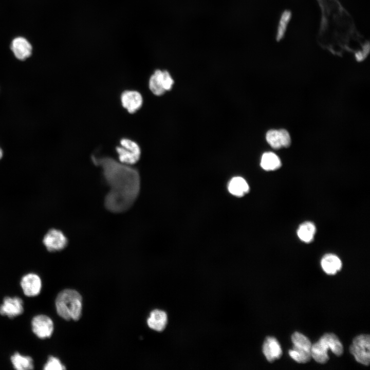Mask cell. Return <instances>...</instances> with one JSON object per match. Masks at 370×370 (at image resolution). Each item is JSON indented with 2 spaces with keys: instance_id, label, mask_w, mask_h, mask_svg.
<instances>
[{
  "instance_id": "cell-9",
  "label": "cell",
  "mask_w": 370,
  "mask_h": 370,
  "mask_svg": "<svg viewBox=\"0 0 370 370\" xmlns=\"http://www.w3.org/2000/svg\"><path fill=\"white\" fill-rule=\"evenodd\" d=\"M23 312V302L17 297H6L0 305V314L10 318L20 316Z\"/></svg>"
},
{
  "instance_id": "cell-19",
  "label": "cell",
  "mask_w": 370,
  "mask_h": 370,
  "mask_svg": "<svg viewBox=\"0 0 370 370\" xmlns=\"http://www.w3.org/2000/svg\"><path fill=\"white\" fill-rule=\"evenodd\" d=\"M260 164L264 170L271 171L279 169L282 163L276 154L272 152H266L262 155Z\"/></svg>"
},
{
  "instance_id": "cell-23",
  "label": "cell",
  "mask_w": 370,
  "mask_h": 370,
  "mask_svg": "<svg viewBox=\"0 0 370 370\" xmlns=\"http://www.w3.org/2000/svg\"><path fill=\"white\" fill-rule=\"evenodd\" d=\"M291 13L290 11L285 10L282 14L278 27L276 39L280 41L284 36L288 24L291 18Z\"/></svg>"
},
{
  "instance_id": "cell-27",
  "label": "cell",
  "mask_w": 370,
  "mask_h": 370,
  "mask_svg": "<svg viewBox=\"0 0 370 370\" xmlns=\"http://www.w3.org/2000/svg\"><path fill=\"white\" fill-rule=\"evenodd\" d=\"M3 155H4V152H3V149H2V147L0 146V160L2 159Z\"/></svg>"
},
{
  "instance_id": "cell-25",
  "label": "cell",
  "mask_w": 370,
  "mask_h": 370,
  "mask_svg": "<svg viewBox=\"0 0 370 370\" xmlns=\"http://www.w3.org/2000/svg\"><path fill=\"white\" fill-rule=\"evenodd\" d=\"M66 367L57 357L50 356L43 367L44 370H63Z\"/></svg>"
},
{
  "instance_id": "cell-5",
  "label": "cell",
  "mask_w": 370,
  "mask_h": 370,
  "mask_svg": "<svg viewBox=\"0 0 370 370\" xmlns=\"http://www.w3.org/2000/svg\"><path fill=\"white\" fill-rule=\"evenodd\" d=\"M120 145L116 147V150L120 162L130 165L139 161L141 149L137 142L128 138H123L120 140Z\"/></svg>"
},
{
  "instance_id": "cell-21",
  "label": "cell",
  "mask_w": 370,
  "mask_h": 370,
  "mask_svg": "<svg viewBox=\"0 0 370 370\" xmlns=\"http://www.w3.org/2000/svg\"><path fill=\"white\" fill-rule=\"evenodd\" d=\"M266 138L267 142L272 148L279 149L284 147L283 129L271 130L267 132Z\"/></svg>"
},
{
  "instance_id": "cell-17",
  "label": "cell",
  "mask_w": 370,
  "mask_h": 370,
  "mask_svg": "<svg viewBox=\"0 0 370 370\" xmlns=\"http://www.w3.org/2000/svg\"><path fill=\"white\" fill-rule=\"evenodd\" d=\"M316 232L315 225L311 221H305L302 223L297 230V235L303 242L309 243L313 239Z\"/></svg>"
},
{
  "instance_id": "cell-10",
  "label": "cell",
  "mask_w": 370,
  "mask_h": 370,
  "mask_svg": "<svg viewBox=\"0 0 370 370\" xmlns=\"http://www.w3.org/2000/svg\"><path fill=\"white\" fill-rule=\"evenodd\" d=\"M20 284L24 294L27 297L36 296L41 291L42 281L36 274L30 273L24 275Z\"/></svg>"
},
{
  "instance_id": "cell-3",
  "label": "cell",
  "mask_w": 370,
  "mask_h": 370,
  "mask_svg": "<svg viewBox=\"0 0 370 370\" xmlns=\"http://www.w3.org/2000/svg\"><path fill=\"white\" fill-rule=\"evenodd\" d=\"M57 313L66 320H78L82 315V298L76 290L64 289L59 293L55 301Z\"/></svg>"
},
{
  "instance_id": "cell-11",
  "label": "cell",
  "mask_w": 370,
  "mask_h": 370,
  "mask_svg": "<svg viewBox=\"0 0 370 370\" xmlns=\"http://www.w3.org/2000/svg\"><path fill=\"white\" fill-rule=\"evenodd\" d=\"M122 106L130 114H134L142 106L143 98L141 94L136 90H127L121 95Z\"/></svg>"
},
{
  "instance_id": "cell-7",
  "label": "cell",
  "mask_w": 370,
  "mask_h": 370,
  "mask_svg": "<svg viewBox=\"0 0 370 370\" xmlns=\"http://www.w3.org/2000/svg\"><path fill=\"white\" fill-rule=\"evenodd\" d=\"M31 325L33 332L41 339L50 338L54 329L52 320L45 314L34 316L31 320Z\"/></svg>"
},
{
  "instance_id": "cell-16",
  "label": "cell",
  "mask_w": 370,
  "mask_h": 370,
  "mask_svg": "<svg viewBox=\"0 0 370 370\" xmlns=\"http://www.w3.org/2000/svg\"><path fill=\"white\" fill-rule=\"evenodd\" d=\"M228 189L232 195L237 197H242L248 192L249 187L244 178L237 176L231 179L228 184Z\"/></svg>"
},
{
  "instance_id": "cell-13",
  "label": "cell",
  "mask_w": 370,
  "mask_h": 370,
  "mask_svg": "<svg viewBox=\"0 0 370 370\" xmlns=\"http://www.w3.org/2000/svg\"><path fill=\"white\" fill-rule=\"evenodd\" d=\"M263 352L267 360L272 362L279 359L282 351L278 341L273 337H268L263 345Z\"/></svg>"
},
{
  "instance_id": "cell-26",
  "label": "cell",
  "mask_w": 370,
  "mask_h": 370,
  "mask_svg": "<svg viewBox=\"0 0 370 370\" xmlns=\"http://www.w3.org/2000/svg\"><path fill=\"white\" fill-rule=\"evenodd\" d=\"M162 80L165 90H170L174 81L169 72L166 70H162Z\"/></svg>"
},
{
  "instance_id": "cell-2",
  "label": "cell",
  "mask_w": 370,
  "mask_h": 370,
  "mask_svg": "<svg viewBox=\"0 0 370 370\" xmlns=\"http://www.w3.org/2000/svg\"><path fill=\"white\" fill-rule=\"evenodd\" d=\"M91 160L94 164L101 168L105 180L110 187L104 199L106 209L116 213L128 210L140 192L138 171L110 157L97 158L92 155Z\"/></svg>"
},
{
  "instance_id": "cell-18",
  "label": "cell",
  "mask_w": 370,
  "mask_h": 370,
  "mask_svg": "<svg viewBox=\"0 0 370 370\" xmlns=\"http://www.w3.org/2000/svg\"><path fill=\"white\" fill-rule=\"evenodd\" d=\"M13 367L17 370H29L34 368L32 358L28 356H24L15 352L10 358Z\"/></svg>"
},
{
  "instance_id": "cell-22",
  "label": "cell",
  "mask_w": 370,
  "mask_h": 370,
  "mask_svg": "<svg viewBox=\"0 0 370 370\" xmlns=\"http://www.w3.org/2000/svg\"><path fill=\"white\" fill-rule=\"evenodd\" d=\"M289 355L294 361L300 363L307 362L311 358V350L294 346L292 349L289 350Z\"/></svg>"
},
{
  "instance_id": "cell-14",
  "label": "cell",
  "mask_w": 370,
  "mask_h": 370,
  "mask_svg": "<svg viewBox=\"0 0 370 370\" xmlns=\"http://www.w3.org/2000/svg\"><path fill=\"white\" fill-rule=\"evenodd\" d=\"M168 322L166 313L161 310L155 309L151 311L147 320L149 327L157 331H161L165 328Z\"/></svg>"
},
{
  "instance_id": "cell-1",
  "label": "cell",
  "mask_w": 370,
  "mask_h": 370,
  "mask_svg": "<svg viewBox=\"0 0 370 370\" xmlns=\"http://www.w3.org/2000/svg\"><path fill=\"white\" fill-rule=\"evenodd\" d=\"M322 16L318 42L323 48L334 53L354 51L359 46L369 50L368 41L357 30L350 14L338 0H317Z\"/></svg>"
},
{
  "instance_id": "cell-4",
  "label": "cell",
  "mask_w": 370,
  "mask_h": 370,
  "mask_svg": "<svg viewBox=\"0 0 370 370\" xmlns=\"http://www.w3.org/2000/svg\"><path fill=\"white\" fill-rule=\"evenodd\" d=\"M328 349L336 356H341L343 347L338 338L334 334L327 333L322 336L319 341L311 345V357L317 362L323 364L329 359Z\"/></svg>"
},
{
  "instance_id": "cell-20",
  "label": "cell",
  "mask_w": 370,
  "mask_h": 370,
  "mask_svg": "<svg viewBox=\"0 0 370 370\" xmlns=\"http://www.w3.org/2000/svg\"><path fill=\"white\" fill-rule=\"evenodd\" d=\"M149 86L151 91L156 96L163 95L165 90L162 80V70H156L149 79Z\"/></svg>"
},
{
  "instance_id": "cell-8",
  "label": "cell",
  "mask_w": 370,
  "mask_h": 370,
  "mask_svg": "<svg viewBox=\"0 0 370 370\" xmlns=\"http://www.w3.org/2000/svg\"><path fill=\"white\" fill-rule=\"evenodd\" d=\"M43 243L48 251L55 252L64 249L67 245L68 239L61 230L52 229L44 235Z\"/></svg>"
},
{
  "instance_id": "cell-24",
  "label": "cell",
  "mask_w": 370,
  "mask_h": 370,
  "mask_svg": "<svg viewBox=\"0 0 370 370\" xmlns=\"http://www.w3.org/2000/svg\"><path fill=\"white\" fill-rule=\"evenodd\" d=\"M291 340L293 346L311 350L312 344L310 340L303 334L295 332L291 336Z\"/></svg>"
},
{
  "instance_id": "cell-6",
  "label": "cell",
  "mask_w": 370,
  "mask_h": 370,
  "mask_svg": "<svg viewBox=\"0 0 370 370\" xmlns=\"http://www.w3.org/2000/svg\"><path fill=\"white\" fill-rule=\"evenodd\" d=\"M370 340L368 335H361L354 338L350 347V351L356 360L368 365L370 359Z\"/></svg>"
},
{
  "instance_id": "cell-12",
  "label": "cell",
  "mask_w": 370,
  "mask_h": 370,
  "mask_svg": "<svg viewBox=\"0 0 370 370\" xmlns=\"http://www.w3.org/2000/svg\"><path fill=\"white\" fill-rule=\"evenodd\" d=\"M11 49L17 60L24 61L31 56L32 47L25 38L17 37L12 41Z\"/></svg>"
},
{
  "instance_id": "cell-15",
  "label": "cell",
  "mask_w": 370,
  "mask_h": 370,
  "mask_svg": "<svg viewBox=\"0 0 370 370\" xmlns=\"http://www.w3.org/2000/svg\"><path fill=\"white\" fill-rule=\"evenodd\" d=\"M321 265L325 273L333 275L341 270L342 262L336 255L328 253L324 255L322 258Z\"/></svg>"
}]
</instances>
